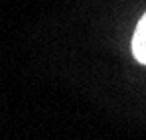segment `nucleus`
Here are the masks:
<instances>
[{
  "label": "nucleus",
  "instance_id": "nucleus-1",
  "mask_svg": "<svg viewBox=\"0 0 146 140\" xmlns=\"http://www.w3.org/2000/svg\"><path fill=\"white\" fill-rule=\"evenodd\" d=\"M132 53L140 63H146V14L136 26V32L132 38Z\"/></svg>",
  "mask_w": 146,
  "mask_h": 140
}]
</instances>
